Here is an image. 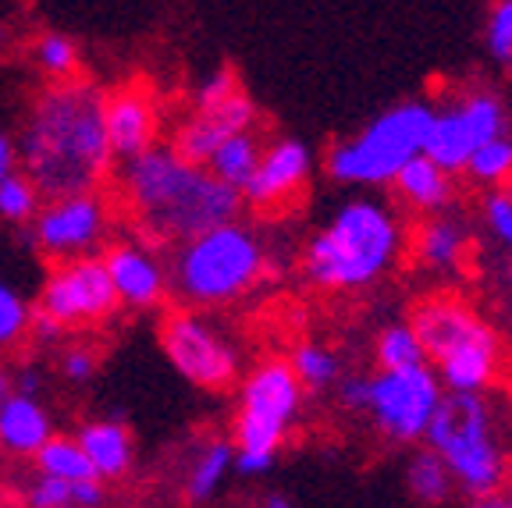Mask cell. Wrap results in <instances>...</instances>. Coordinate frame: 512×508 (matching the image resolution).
<instances>
[{"label": "cell", "instance_id": "40", "mask_svg": "<svg viewBox=\"0 0 512 508\" xmlns=\"http://www.w3.org/2000/svg\"><path fill=\"white\" fill-rule=\"evenodd\" d=\"M15 391L18 395H32V398H40L43 391V370L36 363H25L22 370L15 374Z\"/></svg>", "mask_w": 512, "mask_h": 508}, {"label": "cell", "instance_id": "1", "mask_svg": "<svg viewBox=\"0 0 512 508\" xmlns=\"http://www.w3.org/2000/svg\"><path fill=\"white\" fill-rule=\"evenodd\" d=\"M107 93L86 79L50 82L32 96L18 132V164L43 199L100 192L114 150L104 125Z\"/></svg>", "mask_w": 512, "mask_h": 508}, {"label": "cell", "instance_id": "34", "mask_svg": "<svg viewBox=\"0 0 512 508\" xmlns=\"http://www.w3.org/2000/svg\"><path fill=\"white\" fill-rule=\"evenodd\" d=\"M480 221H484L491 239L509 249L512 246V189H491L488 196H484V203H480Z\"/></svg>", "mask_w": 512, "mask_h": 508}, {"label": "cell", "instance_id": "22", "mask_svg": "<svg viewBox=\"0 0 512 508\" xmlns=\"http://www.w3.org/2000/svg\"><path fill=\"white\" fill-rule=\"evenodd\" d=\"M260 157H264V139H260L256 132H239L217 146L207 171L214 178H221L224 185H232L235 192H242L249 185V178L256 175Z\"/></svg>", "mask_w": 512, "mask_h": 508}, {"label": "cell", "instance_id": "15", "mask_svg": "<svg viewBox=\"0 0 512 508\" xmlns=\"http://www.w3.org/2000/svg\"><path fill=\"white\" fill-rule=\"evenodd\" d=\"M310 178H313V150L303 139H296V135H281V139L264 146V157H260L256 175L242 189V207L281 210L292 199L303 196Z\"/></svg>", "mask_w": 512, "mask_h": 508}, {"label": "cell", "instance_id": "44", "mask_svg": "<svg viewBox=\"0 0 512 508\" xmlns=\"http://www.w3.org/2000/svg\"><path fill=\"white\" fill-rule=\"evenodd\" d=\"M0 508H11V501H8V494L0 491Z\"/></svg>", "mask_w": 512, "mask_h": 508}, {"label": "cell", "instance_id": "29", "mask_svg": "<svg viewBox=\"0 0 512 508\" xmlns=\"http://www.w3.org/2000/svg\"><path fill=\"white\" fill-rule=\"evenodd\" d=\"M463 175L477 185H488V189H505L512 182V135L480 146L470 157V164L463 167Z\"/></svg>", "mask_w": 512, "mask_h": 508}, {"label": "cell", "instance_id": "10", "mask_svg": "<svg viewBox=\"0 0 512 508\" xmlns=\"http://www.w3.org/2000/svg\"><path fill=\"white\" fill-rule=\"evenodd\" d=\"M111 231L114 207L104 189L75 192V196L43 199L40 214L29 224V242L50 263H68L100 256L111 246Z\"/></svg>", "mask_w": 512, "mask_h": 508}, {"label": "cell", "instance_id": "28", "mask_svg": "<svg viewBox=\"0 0 512 508\" xmlns=\"http://www.w3.org/2000/svg\"><path fill=\"white\" fill-rule=\"evenodd\" d=\"M32 61L47 75L50 82H68V79H79V43L72 36H64V32H43L40 40L32 43Z\"/></svg>", "mask_w": 512, "mask_h": 508}, {"label": "cell", "instance_id": "32", "mask_svg": "<svg viewBox=\"0 0 512 508\" xmlns=\"http://www.w3.org/2000/svg\"><path fill=\"white\" fill-rule=\"evenodd\" d=\"M484 50L495 64L512 61V0H495L484 18Z\"/></svg>", "mask_w": 512, "mask_h": 508}, {"label": "cell", "instance_id": "33", "mask_svg": "<svg viewBox=\"0 0 512 508\" xmlns=\"http://www.w3.org/2000/svg\"><path fill=\"white\" fill-rule=\"evenodd\" d=\"M235 93H239V75H235V68L221 64V68H214V72H207L196 82V89H192V111H214V107L228 104Z\"/></svg>", "mask_w": 512, "mask_h": 508}, {"label": "cell", "instance_id": "6", "mask_svg": "<svg viewBox=\"0 0 512 508\" xmlns=\"http://www.w3.org/2000/svg\"><path fill=\"white\" fill-rule=\"evenodd\" d=\"M431 100H399L384 107L349 139H338L324 157V171L345 189H392L399 171L427 153L434 125Z\"/></svg>", "mask_w": 512, "mask_h": 508}, {"label": "cell", "instance_id": "46", "mask_svg": "<svg viewBox=\"0 0 512 508\" xmlns=\"http://www.w3.org/2000/svg\"><path fill=\"white\" fill-rule=\"evenodd\" d=\"M505 72H509V79H512V61H509V64H505Z\"/></svg>", "mask_w": 512, "mask_h": 508}, {"label": "cell", "instance_id": "19", "mask_svg": "<svg viewBox=\"0 0 512 508\" xmlns=\"http://www.w3.org/2000/svg\"><path fill=\"white\" fill-rule=\"evenodd\" d=\"M456 175H448L445 167H438L431 157H416L413 164H406L399 171V178L392 182V192L402 207H409L420 217L448 214L452 199H456Z\"/></svg>", "mask_w": 512, "mask_h": 508}, {"label": "cell", "instance_id": "7", "mask_svg": "<svg viewBox=\"0 0 512 508\" xmlns=\"http://www.w3.org/2000/svg\"><path fill=\"white\" fill-rule=\"evenodd\" d=\"M427 448L445 459L456 487L470 498H488L509 484V459L495 437V413L484 395L445 391L424 434Z\"/></svg>", "mask_w": 512, "mask_h": 508}, {"label": "cell", "instance_id": "3", "mask_svg": "<svg viewBox=\"0 0 512 508\" xmlns=\"http://www.w3.org/2000/svg\"><path fill=\"white\" fill-rule=\"evenodd\" d=\"M409 253L399 207L384 196H349L313 231L299 256L303 278L331 295L370 292Z\"/></svg>", "mask_w": 512, "mask_h": 508}, {"label": "cell", "instance_id": "48", "mask_svg": "<svg viewBox=\"0 0 512 508\" xmlns=\"http://www.w3.org/2000/svg\"><path fill=\"white\" fill-rule=\"evenodd\" d=\"M139 508H143V505H139Z\"/></svg>", "mask_w": 512, "mask_h": 508}, {"label": "cell", "instance_id": "45", "mask_svg": "<svg viewBox=\"0 0 512 508\" xmlns=\"http://www.w3.org/2000/svg\"><path fill=\"white\" fill-rule=\"evenodd\" d=\"M505 278H509V285H512V260H509V267H505Z\"/></svg>", "mask_w": 512, "mask_h": 508}, {"label": "cell", "instance_id": "13", "mask_svg": "<svg viewBox=\"0 0 512 508\" xmlns=\"http://www.w3.org/2000/svg\"><path fill=\"white\" fill-rule=\"evenodd\" d=\"M114 310H118V295L100 256L54 263L36 295V313H47L68 331L104 324L114 317Z\"/></svg>", "mask_w": 512, "mask_h": 508}, {"label": "cell", "instance_id": "31", "mask_svg": "<svg viewBox=\"0 0 512 508\" xmlns=\"http://www.w3.org/2000/svg\"><path fill=\"white\" fill-rule=\"evenodd\" d=\"M32 317H36V310L29 306V299L11 281L0 278V352L15 349L29 338Z\"/></svg>", "mask_w": 512, "mask_h": 508}, {"label": "cell", "instance_id": "14", "mask_svg": "<svg viewBox=\"0 0 512 508\" xmlns=\"http://www.w3.org/2000/svg\"><path fill=\"white\" fill-rule=\"evenodd\" d=\"M107 267V278L118 295V306L125 310H157L164 306L171 292V274L168 263L160 260V253L143 239H114L111 246L100 253Z\"/></svg>", "mask_w": 512, "mask_h": 508}, {"label": "cell", "instance_id": "9", "mask_svg": "<svg viewBox=\"0 0 512 508\" xmlns=\"http://www.w3.org/2000/svg\"><path fill=\"white\" fill-rule=\"evenodd\" d=\"M160 352L175 366V374L192 388L221 395L239 381V349L210 313L200 310H168L157 327Z\"/></svg>", "mask_w": 512, "mask_h": 508}, {"label": "cell", "instance_id": "4", "mask_svg": "<svg viewBox=\"0 0 512 508\" xmlns=\"http://www.w3.org/2000/svg\"><path fill=\"white\" fill-rule=\"evenodd\" d=\"M171 292L189 310H224L267 278V246L246 221L217 224L175 246L168 263Z\"/></svg>", "mask_w": 512, "mask_h": 508}, {"label": "cell", "instance_id": "18", "mask_svg": "<svg viewBox=\"0 0 512 508\" xmlns=\"http://www.w3.org/2000/svg\"><path fill=\"white\" fill-rule=\"evenodd\" d=\"M466 253H470V228L466 221L452 214H434L416 224L409 235V256L416 267L431 270V274H452L463 267Z\"/></svg>", "mask_w": 512, "mask_h": 508}, {"label": "cell", "instance_id": "5", "mask_svg": "<svg viewBox=\"0 0 512 508\" xmlns=\"http://www.w3.org/2000/svg\"><path fill=\"white\" fill-rule=\"evenodd\" d=\"M416 338L434 363L441 388L456 395H484L502 374V338L498 331L459 295H431L416 302Z\"/></svg>", "mask_w": 512, "mask_h": 508}, {"label": "cell", "instance_id": "24", "mask_svg": "<svg viewBox=\"0 0 512 508\" xmlns=\"http://www.w3.org/2000/svg\"><path fill=\"white\" fill-rule=\"evenodd\" d=\"M36 459V469H40L43 477H54L64 480V484H86V480H100L96 477L93 462L86 459L82 452L79 437H68V434H54L40 452L32 455Z\"/></svg>", "mask_w": 512, "mask_h": 508}, {"label": "cell", "instance_id": "39", "mask_svg": "<svg viewBox=\"0 0 512 508\" xmlns=\"http://www.w3.org/2000/svg\"><path fill=\"white\" fill-rule=\"evenodd\" d=\"M15 171H22V164H18V135H11L8 128H0V182L8 175H15Z\"/></svg>", "mask_w": 512, "mask_h": 508}, {"label": "cell", "instance_id": "12", "mask_svg": "<svg viewBox=\"0 0 512 508\" xmlns=\"http://www.w3.org/2000/svg\"><path fill=\"white\" fill-rule=\"evenodd\" d=\"M445 388L434 366H409V370H377L370 377L367 416L374 430L392 445H413L427 434L438 413Z\"/></svg>", "mask_w": 512, "mask_h": 508}, {"label": "cell", "instance_id": "30", "mask_svg": "<svg viewBox=\"0 0 512 508\" xmlns=\"http://www.w3.org/2000/svg\"><path fill=\"white\" fill-rule=\"evenodd\" d=\"M43 207V192L36 189L25 171H15L0 182V221L11 224V228H22V224H32V217L40 214Z\"/></svg>", "mask_w": 512, "mask_h": 508}, {"label": "cell", "instance_id": "27", "mask_svg": "<svg viewBox=\"0 0 512 508\" xmlns=\"http://www.w3.org/2000/svg\"><path fill=\"white\" fill-rule=\"evenodd\" d=\"M288 363H292V370H296L299 384L306 391L335 388L342 381V356L324 342H299L292 349V356H288Z\"/></svg>", "mask_w": 512, "mask_h": 508}, {"label": "cell", "instance_id": "17", "mask_svg": "<svg viewBox=\"0 0 512 508\" xmlns=\"http://www.w3.org/2000/svg\"><path fill=\"white\" fill-rule=\"evenodd\" d=\"M256 118H260V111H256L253 96L239 89L228 104L214 107V111H192L171 135V150L189 164L207 167L217 146L239 132H253Z\"/></svg>", "mask_w": 512, "mask_h": 508}, {"label": "cell", "instance_id": "23", "mask_svg": "<svg viewBox=\"0 0 512 508\" xmlns=\"http://www.w3.org/2000/svg\"><path fill=\"white\" fill-rule=\"evenodd\" d=\"M235 462V445L232 437H210L207 445H200V452L192 455L189 473H185V498L189 501H207L217 491V484L224 480L228 466Z\"/></svg>", "mask_w": 512, "mask_h": 508}, {"label": "cell", "instance_id": "41", "mask_svg": "<svg viewBox=\"0 0 512 508\" xmlns=\"http://www.w3.org/2000/svg\"><path fill=\"white\" fill-rule=\"evenodd\" d=\"M470 508H512V487H505V491H498V494H488V498H473Z\"/></svg>", "mask_w": 512, "mask_h": 508}, {"label": "cell", "instance_id": "11", "mask_svg": "<svg viewBox=\"0 0 512 508\" xmlns=\"http://www.w3.org/2000/svg\"><path fill=\"white\" fill-rule=\"evenodd\" d=\"M509 135V107L495 89H466L434 107L427 157L448 175L470 164V157L491 139Z\"/></svg>", "mask_w": 512, "mask_h": 508}, {"label": "cell", "instance_id": "36", "mask_svg": "<svg viewBox=\"0 0 512 508\" xmlns=\"http://www.w3.org/2000/svg\"><path fill=\"white\" fill-rule=\"evenodd\" d=\"M22 505L25 508H75L72 498V484H64V480L54 477H36L22 494Z\"/></svg>", "mask_w": 512, "mask_h": 508}, {"label": "cell", "instance_id": "21", "mask_svg": "<svg viewBox=\"0 0 512 508\" xmlns=\"http://www.w3.org/2000/svg\"><path fill=\"white\" fill-rule=\"evenodd\" d=\"M75 437L100 480H121L136 462V441L121 420H86Z\"/></svg>", "mask_w": 512, "mask_h": 508}, {"label": "cell", "instance_id": "26", "mask_svg": "<svg viewBox=\"0 0 512 508\" xmlns=\"http://www.w3.org/2000/svg\"><path fill=\"white\" fill-rule=\"evenodd\" d=\"M374 363L377 370H409L427 363V352L409 320H392L374 334Z\"/></svg>", "mask_w": 512, "mask_h": 508}, {"label": "cell", "instance_id": "2", "mask_svg": "<svg viewBox=\"0 0 512 508\" xmlns=\"http://www.w3.org/2000/svg\"><path fill=\"white\" fill-rule=\"evenodd\" d=\"M118 196L150 239L175 246L217 224L239 221L242 214V192L160 143L121 160Z\"/></svg>", "mask_w": 512, "mask_h": 508}, {"label": "cell", "instance_id": "20", "mask_svg": "<svg viewBox=\"0 0 512 508\" xmlns=\"http://www.w3.org/2000/svg\"><path fill=\"white\" fill-rule=\"evenodd\" d=\"M54 437V416L32 395H11L0 405V448L11 455L32 459Z\"/></svg>", "mask_w": 512, "mask_h": 508}, {"label": "cell", "instance_id": "43", "mask_svg": "<svg viewBox=\"0 0 512 508\" xmlns=\"http://www.w3.org/2000/svg\"><path fill=\"white\" fill-rule=\"evenodd\" d=\"M264 508H292V505H288V501L281 498V494H271V498L264 501Z\"/></svg>", "mask_w": 512, "mask_h": 508}, {"label": "cell", "instance_id": "38", "mask_svg": "<svg viewBox=\"0 0 512 508\" xmlns=\"http://www.w3.org/2000/svg\"><path fill=\"white\" fill-rule=\"evenodd\" d=\"M64 334H68V327H61L57 320H50L47 313H36L29 324V342H36L40 349H57V345L64 342Z\"/></svg>", "mask_w": 512, "mask_h": 508}, {"label": "cell", "instance_id": "35", "mask_svg": "<svg viewBox=\"0 0 512 508\" xmlns=\"http://www.w3.org/2000/svg\"><path fill=\"white\" fill-rule=\"evenodd\" d=\"M96 366H100V356L86 342L64 345L61 359H57V370H61V377L68 384H89L96 377Z\"/></svg>", "mask_w": 512, "mask_h": 508}, {"label": "cell", "instance_id": "47", "mask_svg": "<svg viewBox=\"0 0 512 508\" xmlns=\"http://www.w3.org/2000/svg\"><path fill=\"white\" fill-rule=\"evenodd\" d=\"M509 253H512V246H509Z\"/></svg>", "mask_w": 512, "mask_h": 508}, {"label": "cell", "instance_id": "16", "mask_svg": "<svg viewBox=\"0 0 512 508\" xmlns=\"http://www.w3.org/2000/svg\"><path fill=\"white\" fill-rule=\"evenodd\" d=\"M104 125L111 139L114 160H132L157 146L160 135V107L157 96L143 82H125L111 89L104 100Z\"/></svg>", "mask_w": 512, "mask_h": 508}, {"label": "cell", "instance_id": "37", "mask_svg": "<svg viewBox=\"0 0 512 508\" xmlns=\"http://www.w3.org/2000/svg\"><path fill=\"white\" fill-rule=\"evenodd\" d=\"M335 388H338V402H342V409L367 416V405H370V377L367 374H349V377L342 374V381H338Z\"/></svg>", "mask_w": 512, "mask_h": 508}, {"label": "cell", "instance_id": "25", "mask_svg": "<svg viewBox=\"0 0 512 508\" xmlns=\"http://www.w3.org/2000/svg\"><path fill=\"white\" fill-rule=\"evenodd\" d=\"M406 487L420 505L438 508L452 498V491H456V477H452V469L445 466V459L427 448V452H416L413 459H409Z\"/></svg>", "mask_w": 512, "mask_h": 508}, {"label": "cell", "instance_id": "42", "mask_svg": "<svg viewBox=\"0 0 512 508\" xmlns=\"http://www.w3.org/2000/svg\"><path fill=\"white\" fill-rule=\"evenodd\" d=\"M15 395V374L8 370V363L0 359V405L8 402V398Z\"/></svg>", "mask_w": 512, "mask_h": 508}, {"label": "cell", "instance_id": "8", "mask_svg": "<svg viewBox=\"0 0 512 508\" xmlns=\"http://www.w3.org/2000/svg\"><path fill=\"white\" fill-rule=\"evenodd\" d=\"M306 388L299 384L292 363L281 356L256 363L239 384L232 445L235 466L242 473H264L285 445L288 430L303 409Z\"/></svg>", "mask_w": 512, "mask_h": 508}]
</instances>
